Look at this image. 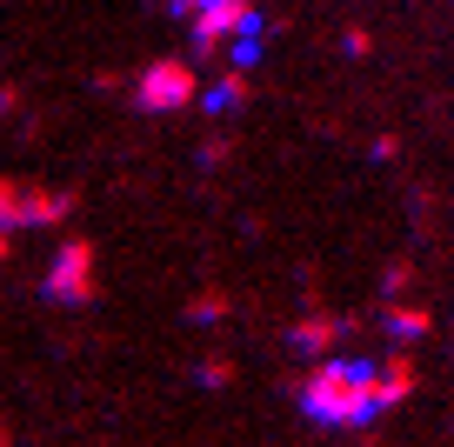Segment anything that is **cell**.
<instances>
[{
  "mask_svg": "<svg viewBox=\"0 0 454 447\" xmlns=\"http://www.w3.org/2000/svg\"><path fill=\"white\" fill-rule=\"evenodd\" d=\"M334 334H348V321L321 314V321H301V327H294V348H301V354H327V341H334Z\"/></svg>",
  "mask_w": 454,
  "mask_h": 447,
  "instance_id": "cell-5",
  "label": "cell"
},
{
  "mask_svg": "<svg viewBox=\"0 0 454 447\" xmlns=\"http://www.w3.org/2000/svg\"><path fill=\"white\" fill-rule=\"evenodd\" d=\"M174 7H181V14H200V7H207V0H174Z\"/></svg>",
  "mask_w": 454,
  "mask_h": 447,
  "instance_id": "cell-8",
  "label": "cell"
},
{
  "mask_svg": "<svg viewBox=\"0 0 454 447\" xmlns=\"http://www.w3.org/2000/svg\"><path fill=\"white\" fill-rule=\"evenodd\" d=\"M374 380H381V367L374 361H321L308 374V388H301V414L321 420V427H368L381 407H374Z\"/></svg>",
  "mask_w": 454,
  "mask_h": 447,
  "instance_id": "cell-1",
  "label": "cell"
},
{
  "mask_svg": "<svg viewBox=\"0 0 454 447\" xmlns=\"http://www.w3.org/2000/svg\"><path fill=\"white\" fill-rule=\"evenodd\" d=\"M187 100H194V74H187V60H160V67H147V81L134 87V107H147V114L187 107Z\"/></svg>",
  "mask_w": 454,
  "mask_h": 447,
  "instance_id": "cell-3",
  "label": "cell"
},
{
  "mask_svg": "<svg viewBox=\"0 0 454 447\" xmlns=\"http://www.w3.org/2000/svg\"><path fill=\"white\" fill-rule=\"evenodd\" d=\"M387 334H395V341H421L427 334V314H414V308H387Z\"/></svg>",
  "mask_w": 454,
  "mask_h": 447,
  "instance_id": "cell-6",
  "label": "cell"
},
{
  "mask_svg": "<svg viewBox=\"0 0 454 447\" xmlns=\"http://www.w3.org/2000/svg\"><path fill=\"white\" fill-rule=\"evenodd\" d=\"M234 100H247V81H241V67H234V74H227V81L207 94V114H234Z\"/></svg>",
  "mask_w": 454,
  "mask_h": 447,
  "instance_id": "cell-7",
  "label": "cell"
},
{
  "mask_svg": "<svg viewBox=\"0 0 454 447\" xmlns=\"http://www.w3.org/2000/svg\"><path fill=\"white\" fill-rule=\"evenodd\" d=\"M408 388H414V374H408V361L395 354V361L381 367V380H374V407H381V414H387V407H401V401H408Z\"/></svg>",
  "mask_w": 454,
  "mask_h": 447,
  "instance_id": "cell-4",
  "label": "cell"
},
{
  "mask_svg": "<svg viewBox=\"0 0 454 447\" xmlns=\"http://www.w3.org/2000/svg\"><path fill=\"white\" fill-rule=\"evenodd\" d=\"M87 267H94V247H87L81 234H67L60 240V254H54V267H47V280H41V294L47 301H60V308H74V301H87Z\"/></svg>",
  "mask_w": 454,
  "mask_h": 447,
  "instance_id": "cell-2",
  "label": "cell"
}]
</instances>
